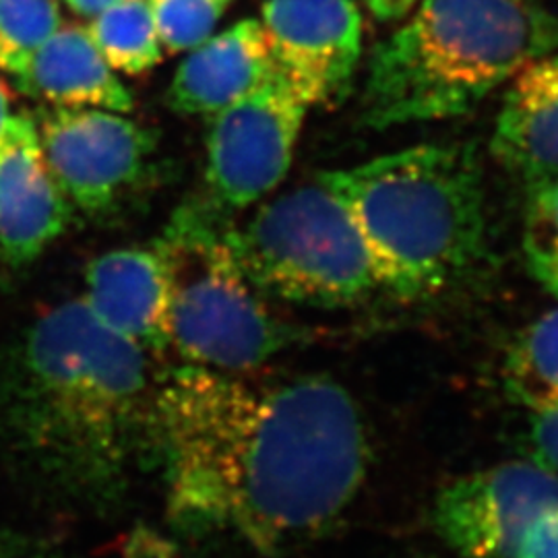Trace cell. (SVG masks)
<instances>
[{"label": "cell", "instance_id": "cell-1", "mask_svg": "<svg viewBox=\"0 0 558 558\" xmlns=\"http://www.w3.org/2000/svg\"><path fill=\"white\" fill-rule=\"evenodd\" d=\"M156 451L177 527L265 555L327 532L371 461L359 403L338 380H257L199 366L160 380Z\"/></svg>", "mask_w": 558, "mask_h": 558}, {"label": "cell", "instance_id": "cell-2", "mask_svg": "<svg viewBox=\"0 0 558 558\" xmlns=\"http://www.w3.org/2000/svg\"><path fill=\"white\" fill-rule=\"evenodd\" d=\"M11 439L71 493L108 497L156 449L160 383L149 352L108 331L83 299L36 320L2 385Z\"/></svg>", "mask_w": 558, "mask_h": 558}, {"label": "cell", "instance_id": "cell-3", "mask_svg": "<svg viewBox=\"0 0 558 558\" xmlns=\"http://www.w3.org/2000/svg\"><path fill=\"white\" fill-rule=\"evenodd\" d=\"M320 177L396 299L439 296L470 278L486 253L484 172L470 141L420 143Z\"/></svg>", "mask_w": 558, "mask_h": 558}, {"label": "cell", "instance_id": "cell-4", "mask_svg": "<svg viewBox=\"0 0 558 558\" xmlns=\"http://www.w3.org/2000/svg\"><path fill=\"white\" fill-rule=\"evenodd\" d=\"M408 15L368 64L360 104L368 129L463 117L558 50V15L539 0H420Z\"/></svg>", "mask_w": 558, "mask_h": 558}, {"label": "cell", "instance_id": "cell-5", "mask_svg": "<svg viewBox=\"0 0 558 558\" xmlns=\"http://www.w3.org/2000/svg\"><path fill=\"white\" fill-rule=\"evenodd\" d=\"M218 205H184L154 244L170 286V348L189 366L251 373L299 341L234 259Z\"/></svg>", "mask_w": 558, "mask_h": 558}, {"label": "cell", "instance_id": "cell-6", "mask_svg": "<svg viewBox=\"0 0 558 558\" xmlns=\"http://www.w3.org/2000/svg\"><path fill=\"white\" fill-rule=\"evenodd\" d=\"M242 274L263 296L308 308H343L373 299L379 274L350 211L317 177L226 228Z\"/></svg>", "mask_w": 558, "mask_h": 558}, {"label": "cell", "instance_id": "cell-7", "mask_svg": "<svg viewBox=\"0 0 558 558\" xmlns=\"http://www.w3.org/2000/svg\"><path fill=\"white\" fill-rule=\"evenodd\" d=\"M311 106L276 73L255 92L209 117L207 184L211 203L240 211L286 179Z\"/></svg>", "mask_w": 558, "mask_h": 558}, {"label": "cell", "instance_id": "cell-8", "mask_svg": "<svg viewBox=\"0 0 558 558\" xmlns=\"http://www.w3.org/2000/svg\"><path fill=\"white\" fill-rule=\"evenodd\" d=\"M34 122L52 179L87 214L114 205L156 149L151 131L114 110L46 106Z\"/></svg>", "mask_w": 558, "mask_h": 558}, {"label": "cell", "instance_id": "cell-9", "mask_svg": "<svg viewBox=\"0 0 558 558\" xmlns=\"http://www.w3.org/2000/svg\"><path fill=\"white\" fill-rule=\"evenodd\" d=\"M558 505V478L534 461H507L447 484L433 505L440 539L463 558H515L527 525Z\"/></svg>", "mask_w": 558, "mask_h": 558}, {"label": "cell", "instance_id": "cell-10", "mask_svg": "<svg viewBox=\"0 0 558 558\" xmlns=\"http://www.w3.org/2000/svg\"><path fill=\"white\" fill-rule=\"evenodd\" d=\"M260 25L279 75L311 108L350 94L362 57L354 0H267Z\"/></svg>", "mask_w": 558, "mask_h": 558}, {"label": "cell", "instance_id": "cell-11", "mask_svg": "<svg viewBox=\"0 0 558 558\" xmlns=\"http://www.w3.org/2000/svg\"><path fill=\"white\" fill-rule=\"evenodd\" d=\"M69 221L71 201L46 166L34 117L15 112L0 137V257L38 259Z\"/></svg>", "mask_w": 558, "mask_h": 558}, {"label": "cell", "instance_id": "cell-12", "mask_svg": "<svg viewBox=\"0 0 558 558\" xmlns=\"http://www.w3.org/2000/svg\"><path fill=\"white\" fill-rule=\"evenodd\" d=\"M81 299L108 331L141 350L170 348V286L156 244L114 248L92 260Z\"/></svg>", "mask_w": 558, "mask_h": 558}, {"label": "cell", "instance_id": "cell-13", "mask_svg": "<svg viewBox=\"0 0 558 558\" xmlns=\"http://www.w3.org/2000/svg\"><path fill=\"white\" fill-rule=\"evenodd\" d=\"M490 151L527 191L558 179V50L509 81Z\"/></svg>", "mask_w": 558, "mask_h": 558}, {"label": "cell", "instance_id": "cell-14", "mask_svg": "<svg viewBox=\"0 0 558 558\" xmlns=\"http://www.w3.org/2000/svg\"><path fill=\"white\" fill-rule=\"evenodd\" d=\"M274 73L276 64L260 21H240L193 48L180 62L168 104L180 114L214 117L255 92Z\"/></svg>", "mask_w": 558, "mask_h": 558}, {"label": "cell", "instance_id": "cell-15", "mask_svg": "<svg viewBox=\"0 0 558 558\" xmlns=\"http://www.w3.org/2000/svg\"><path fill=\"white\" fill-rule=\"evenodd\" d=\"M13 81L23 94L48 106L104 108L122 114L133 110V94L81 25H60Z\"/></svg>", "mask_w": 558, "mask_h": 558}, {"label": "cell", "instance_id": "cell-16", "mask_svg": "<svg viewBox=\"0 0 558 558\" xmlns=\"http://www.w3.org/2000/svg\"><path fill=\"white\" fill-rule=\"evenodd\" d=\"M511 398L532 412H558V308L519 331L502 362Z\"/></svg>", "mask_w": 558, "mask_h": 558}, {"label": "cell", "instance_id": "cell-17", "mask_svg": "<svg viewBox=\"0 0 558 558\" xmlns=\"http://www.w3.org/2000/svg\"><path fill=\"white\" fill-rule=\"evenodd\" d=\"M87 34L112 71L141 75L163 57L147 0H122L104 9L87 25Z\"/></svg>", "mask_w": 558, "mask_h": 558}, {"label": "cell", "instance_id": "cell-18", "mask_svg": "<svg viewBox=\"0 0 558 558\" xmlns=\"http://www.w3.org/2000/svg\"><path fill=\"white\" fill-rule=\"evenodd\" d=\"M60 25L59 0H0V71L17 77Z\"/></svg>", "mask_w": 558, "mask_h": 558}, {"label": "cell", "instance_id": "cell-19", "mask_svg": "<svg viewBox=\"0 0 558 558\" xmlns=\"http://www.w3.org/2000/svg\"><path fill=\"white\" fill-rule=\"evenodd\" d=\"M523 255L539 286L558 299V179L527 191Z\"/></svg>", "mask_w": 558, "mask_h": 558}, {"label": "cell", "instance_id": "cell-20", "mask_svg": "<svg viewBox=\"0 0 558 558\" xmlns=\"http://www.w3.org/2000/svg\"><path fill=\"white\" fill-rule=\"evenodd\" d=\"M161 48L170 54L209 40L226 4L220 0H147Z\"/></svg>", "mask_w": 558, "mask_h": 558}, {"label": "cell", "instance_id": "cell-21", "mask_svg": "<svg viewBox=\"0 0 558 558\" xmlns=\"http://www.w3.org/2000/svg\"><path fill=\"white\" fill-rule=\"evenodd\" d=\"M525 447L530 461L558 478V412H532Z\"/></svg>", "mask_w": 558, "mask_h": 558}, {"label": "cell", "instance_id": "cell-22", "mask_svg": "<svg viewBox=\"0 0 558 558\" xmlns=\"http://www.w3.org/2000/svg\"><path fill=\"white\" fill-rule=\"evenodd\" d=\"M515 558H558V505L544 509L527 525Z\"/></svg>", "mask_w": 558, "mask_h": 558}, {"label": "cell", "instance_id": "cell-23", "mask_svg": "<svg viewBox=\"0 0 558 558\" xmlns=\"http://www.w3.org/2000/svg\"><path fill=\"white\" fill-rule=\"evenodd\" d=\"M364 2L377 20L387 23V21L403 20L420 0H364Z\"/></svg>", "mask_w": 558, "mask_h": 558}, {"label": "cell", "instance_id": "cell-24", "mask_svg": "<svg viewBox=\"0 0 558 558\" xmlns=\"http://www.w3.org/2000/svg\"><path fill=\"white\" fill-rule=\"evenodd\" d=\"M117 2H122V0H66V4H69L77 15H81V17H89V20L96 17L104 9L117 4Z\"/></svg>", "mask_w": 558, "mask_h": 558}, {"label": "cell", "instance_id": "cell-25", "mask_svg": "<svg viewBox=\"0 0 558 558\" xmlns=\"http://www.w3.org/2000/svg\"><path fill=\"white\" fill-rule=\"evenodd\" d=\"M13 108H11V96H9V89L7 85L0 81V137L9 124V120L13 117Z\"/></svg>", "mask_w": 558, "mask_h": 558}, {"label": "cell", "instance_id": "cell-26", "mask_svg": "<svg viewBox=\"0 0 558 558\" xmlns=\"http://www.w3.org/2000/svg\"><path fill=\"white\" fill-rule=\"evenodd\" d=\"M0 558H34L29 557L27 553H23L21 548H17L11 539L7 536H0Z\"/></svg>", "mask_w": 558, "mask_h": 558}, {"label": "cell", "instance_id": "cell-27", "mask_svg": "<svg viewBox=\"0 0 558 558\" xmlns=\"http://www.w3.org/2000/svg\"><path fill=\"white\" fill-rule=\"evenodd\" d=\"M220 2H223V4H226V7H228V2H230V0H220Z\"/></svg>", "mask_w": 558, "mask_h": 558}]
</instances>
